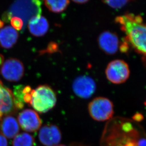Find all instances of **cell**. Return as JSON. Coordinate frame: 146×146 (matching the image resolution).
<instances>
[{
  "instance_id": "6da1fadb",
  "label": "cell",
  "mask_w": 146,
  "mask_h": 146,
  "mask_svg": "<svg viewBox=\"0 0 146 146\" xmlns=\"http://www.w3.org/2000/svg\"><path fill=\"white\" fill-rule=\"evenodd\" d=\"M127 38L137 51L146 55V24L141 16L127 13L115 19Z\"/></svg>"
},
{
  "instance_id": "7a4b0ae2",
  "label": "cell",
  "mask_w": 146,
  "mask_h": 146,
  "mask_svg": "<svg viewBox=\"0 0 146 146\" xmlns=\"http://www.w3.org/2000/svg\"><path fill=\"white\" fill-rule=\"evenodd\" d=\"M55 92L48 85H40L33 90L30 106L41 113L48 112L56 103Z\"/></svg>"
},
{
  "instance_id": "3957f363",
  "label": "cell",
  "mask_w": 146,
  "mask_h": 146,
  "mask_svg": "<svg viewBox=\"0 0 146 146\" xmlns=\"http://www.w3.org/2000/svg\"><path fill=\"white\" fill-rule=\"evenodd\" d=\"M41 5L40 0H15L8 12L11 18L19 17L27 23L31 18L40 15Z\"/></svg>"
},
{
  "instance_id": "277c9868",
  "label": "cell",
  "mask_w": 146,
  "mask_h": 146,
  "mask_svg": "<svg viewBox=\"0 0 146 146\" xmlns=\"http://www.w3.org/2000/svg\"><path fill=\"white\" fill-rule=\"evenodd\" d=\"M88 109L92 118L98 121L108 120L113 115V104L106 97H98L94 99L89 103Z\"/></svg>"
},
{
  "instance_id": "5b68a950",
  "label": "cell",
  "mask_w": 146,
  "mask_h": 146,
  "mask_svg": "<svg viewBox=\"0 0 146 146\" xmlns=\"http://www.w3.org/2000/svg\"><path fill=\"white\" fill-rule=\"evenodd\" d=\"M107 79L114 84H121L128 80L130 75L129 67L126 62L116 59L110 62L106 68Z\"/></svg>"
},
{
  "instance_id": "8992f818",
  "label": "cell",
  "mask_w": 146,
  "mask_h": 146,
  "mask_svg": "<svg viewBox=\"0 0 146 146\" xmlns=\"http://www.w3.org/2000/svg\"><path fill=\"white\" fill-rule=\"evenodd\" d=\"M24 71V65L21 61L11 58L3 62L1 68V74L7 81L16 82L23 78Z\"/></svg>"
},
{
  "instance_id": "52a82bcc",
  "label": "cell",
  "mask_w": 146,
  "mask_h": 146,
  "mask_svg": "<svg viewBox=\"0 0 146 146\" xmlns=\"http://www.w3.org/2000/svg\"><path fill=\"white\" fill-rule=\"evenodd\" d=\"M96 88V82L89 76H79L74 80L72 84L74 93L81 98H89L95 93Z\"/></svg>"
},
{
  "instance_id": "ba28073f",
  "label": "cell",
  "mask_w": 146,
  "mask_h": 146,
  "mask_svg": "<svg viewBox=\"0 0 146 146\" xmlns=\"http://www.w3.org/2000/svg\"><path fill=\"white\" fill-rule=\"evenodd\" d=\"M17 121L21 129L27 132H35L40 129L42 124L37 112L30 109L21 111L19 114Z\"/></svg>"
},
{
  "instance_id": "9c48e42d",
  "label": "cell",
  "mask_w": 146,
  "mask_h": 146,
  "mask_svg": "<svg viewBox=\"0 0 146 146\" xmlns=\"http://www.w3.org/2000/svg\"><path fill=\"white\" fill-rule=\"evenodd\" d=\"M38 139L45 146L58 145L62 139V134L59 128L54 124H48L39 129Z\"/></svg>"
},
{
  "instance_id": "30bf717a",
  "label": "cell",
  "mask_w": 146,
  "mask_h": 146,
  "mask_svg": "<svg viewBox=\"0 0 146 146\" xmlns=\"http://www.w3.org/2000/svg\"><path fill=\"white\" fill-rule=\"evenodd\" d=\"M100 48L108 55H113L119 48V39L115 33L106 31L102 33L98 38Z\"/></svg>"
},
{
  "instance_id": "8fae6325",
  "label": "cell",
  "mask_w": 146,
  "mask_h": 146,
  "mask_svg": "<svg viewBox=\"0 0 146 146\" xmlns=\"http://www.w3.org/2000/svg\"><path fill=\"white\" fill-rule=\"evenodd\" d=\"M17 111L13 92L3 86L0 89V121L3 117L14 114Z\"/></svg>"
},
{
  "instance_id": "7c38bea8",
  "label": "cell",
  "mask_w": 146,
  "mask_h": 146,
  "mask_svg": "<svg viewBox=\"0 0 146 146\" xmlns=\"http://www.w3.org/2000/svg\"><path fill=\"white\" fill-rule=\"evenodd\" d=\"M0 131L6 138H14L18 134L20 131L18 121L11 115L3 117L0 121Z\"/></svg>"
},
{
  "instance_id": "4fadbf2b",
  "label": "cell",
  "mask_w": 146,
  "mask_h": 146,
  "mask_svg": "<svg viewBox=\"0 0 146 146\" xmlns=\"http://www.w3.org/2000/svg\"><path fill=\"white\" fill-rule=\"evenodd\" d=\"M28 29L33 36H43L48 32L49 23L45 17L41 15L36 16L29 21Z\"/></svg>"
},
{
  "instance_id": "5bb4252c",
  "label": "cell",
  "mask_w": 146,
  "mask_h": 146,
  "mask_svg": "<svg viewBox=\"0 0 146 146\" xmlns=\"http://www.w3.org/2000/svg\"><path fill=\"white\" fill-rule=\"evenodd\" d=\"M19 33L14 29L7 26L0 30V45L2 48L9 49L17 43Z\"/></svg>"
},
{
  "instance_id": "9a60e30c",
  "label": "cell",
  "mask_w": 146,
  "mask_h": 146,
  "mask_svg": "<svg viewBox=\"0 0 146 146\" xmlns=\"http://www.w3.org/2000/svg\"><path fill=\"white\" fill-rule=\"evenodd\" d=\"M44 3L49 11L58 13L66 10L69 5V0H44Z\"/></svg>"
},
{
  "instance_id": "2e32d148",
  "label": "cell",
  "mask_w": 146,
  "mask_h": 146,
  "mask_svg": "<svg viewBox=\"0 0 146 146\" xmlns=\"http://www.w3.org/2000/svg\"><path fill=\"white\" fill-rule=\"evenodd\" d=\"M33 137L27 132L18 134L13 141V146H33L34 145Z\"/></svg>"
},
{
  "instance_id": "e0dca14e",
  "label": "cell",
  "mask_w": 146,
  "mask_h": 146,
  "mask_svg": "<svg viewBox=\"0 0 146 146\" xmlns=\"http://www.w3.org/2000/svg\"><path fill=\"white\" fill-rule=\"evenodd\" d=\"M23 88L24 86L23 85L16 86L14 87L13 92V93L14 104L17 110L22 109L25 105V103L23 100Z\"/></svg>"
},
{
  "instance_id": "ac0fdd59",
  "label": "cell",
  "mask_w": 146,
  "mask_h": 146,
  "mask_svg": "<svg viewBox=\"0 0 146 146\" xmlns=\"http://www.w3.org/2000/svg\"><path fill=\"white\" fill-rule=\"evenodd\" d=\"M133 0H102L103 3L114 9H120Z\"/></svg>"
},
{
  "instance_id": "d6986e66",
  "label": "cell",
  "mask_w": 146,
  "mask_h": 146,
  "mask_svg": "<svg viewBox=\"0 0 146 146\" xmlns=\"http://www.w3.org/2000/svg\"><path fill=\"white\" fill-rule=\"evenodd\" d=\"M11 23L13 28L17 31H21L22 30L24 25V22L19 17H12L11 20L10 21Z\"/></svg>"
},
{
  "instance_id": "ffe728a7",
  "label": "cell",
  "mask_w": 146,
  "mask_h": 146,
  "mask_svg": "<svg viewBox=\"0 0 146 146\" xmlns=\"http://www.w3.org/2000/svg\"><path fill=\"white\" fill-rule=\"evenodd\" d=\"M59 50V47L58 43L55 42H51L48 44L46 49L41 51V53H53L55 52H58Z\"/></svg>"
},
{
  "instance_id": "44dd1931",
  "label": "cell",
  "mask_w": 146,
  "mask_h": 146,
  "mask_svg": "<svg viewBox=\"0 0 146 146\" xmlns=\"http://www.w3.org/2000/svg\"><path fill=\"white\" fill-rule=\"evenodd\" d=\"M0 146H8V141L5 137L0 133Z\"/></svg>"
},
{
  "instance_id": "7402d4cb",
  "label": "cell",
  "mask_w": 146,
  "mask_h": 146,
  "mask_svg": "<svg viewBox=\"0 0 146 146\" xmlns=\"http://www.w3.org/2000/svg\"><path fill=\"white\" fill-rule=\"evenodd\" d=\"M74 3H79V4H84L85 3H87L89 0H72Z\"/></svg>"
},
{
  "instance_id": "603a6c76",
  "label": "cell",
  "mask_w": 146,
  "mask_h": 146,
  "mask_svg": "<svg viewBox=\"0 0 146 146\" xmlns=\"http://www.w3.org/2000/svg\"><path fill=\"white\" fill-rule=\"evenodd\" d=\"M4 62V56L0 54V66H1Z\"/></svg>"
},
{
  "instance_id": "cb8c5ba5",
  "label": "cell",
  "mask_w": 146,
  "mask_h": 146,
  "mask_svg": "<svg viewBox=\"0 0 146 146\" xmlns=\"http://www.w3.org/2000/svg\"><path fill=\"white\" fill-rule=\"evenodd\" d=\"M4 23L2 20L0 19V29L3 28V27L4 26Z\"/></svg>"
},
{
  "instance_id": "d4e9b609",
  "label": "cell",
  "mask_w": 146,
  "mask_h": 146,
  "mask_svg": "<svg viewBox=\"0 0 146 146\" xmlns=\"http://www.w3.org/2000/svg\"><path fill=\"white\" fill-rule=\"evenodd\" d=\"M3 83L1 82V81L0 80V89H1V87H3Z\"/></svg>"
},
{
  "instance_id": "484cf974",
  "label": "cell",
  "mask_w": 146,
  "mask_h": 146,
  "mask_svg": "<svg viewBox=\"0 0 146 146\" xmlns=\"http://www.w3.org/2000/svg\"><path fill=\"white\" fill-rule=\"evenodd\" d=\"M56 146H66V145H62V144H61V145H56Z\"/></svg>"
},
{
  "instance_id": "4316f807",
  "label": "cell",
  "mask_w": 146,
  "mask_h": 146,
  "mask_svg": "<svg viewBox=\"0 0 146 146\" xmlns=\"http://www.w3.org/2000/svg\"><path fill=\"white\" fill-rule=\"evenodd\" d=\"M145 106H146V102H145Z\"/></svg>"
}]
</instances>
